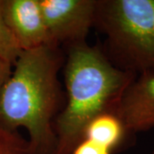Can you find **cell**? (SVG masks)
Segmentation results:
<instances>
[{
    "mask_svg": "<svg viewBox=\"0 0 154 154\" xmlns=\"http://www.w3.org/2000/svg\"><path fill=\"white\" fill-rule=\"evenodd\" d=\"M63 61L55 44L22 51L0 92V126L11 131L24 128L36 154H53L55 150Z\"/></svg>",
    "mask_w": 154,
    "mask_h": 154,
    "instance_id": "cell-1",
    "label": "cell"
},
{
    "mask_svg": "<svg viewBox=\"0 0 154 154\" xmlns=\"http://www.w3.org/2000/svg\"><path fill=\"white\" fill-rule=\"evenodd\" d=\"M135 77L113 64L96 46L86 42L69 45L64 68L67 102L56 117L53 154H71L90 122L105 112H115Z\"/></svg>",
    "mask_w": 154,
    "mask_h": 154,
    "instance_id": "cell-2",
    "label": "cell"
},
{
    "mask_svg": "<svg viewBox=\"0 0 154 154\" xmlns=\"http://www.w3.org/2000/svg\"><path fill=\"white\" fill-rule=\"evenodd\" d=\"M95 24L116 66L136 76L154 74V0H98Z\"/></svg>",
    "mask_w": 154,
    "mask_h": 154,
    "instance_id": "cell-3",
    "label": "cell"
},
{
    "mask_svg": "<svg viewBox=\"0 0 154 154\" xmlns=\"http://www.w3.org/2000/svg\"><path fill=\"white\" fill-rule=\"evenodd\" d=\"M51 44L86 42L96 22L98 0H39Z\"/></svg>",
    "mask_w": 154,
    "mask_h": 154,
    "instance_id": "cell-4",
    "label": "cell"
},
{
    "mask_svg": "<svg viewBox=\"0 0 154 154\" xmlns=\"http://www.w3.org/2000/svg\"><path fill=\"white\" fill-rule=\"evenodd\" d=\"M6 25L22 51L51 44L39 0H1Z\"/></svg>",
    "mask_w": 154,
    "mask_h": 154,
    "instance_id": "cell-5",
    "label": "cell"
},
{
    "mask_svg": "<svg viewBox=\"0 0 154 154\" xmlns=\"http://www.w3.org/2000/svg\"><path fill=\"white\" fill-rule=\"evenodd\" d=\"M127 132L154 128V74H142L128 87L115 110Z\"/></svg>",
    "mask_w": 154,
    "mask_h": 154,
    "instance_id": "cell-6",
    "label": "cell"
},
{
    "mask_svg": "<svg viewBox=\"0 0 154 154\" xmlns=\"http://www.w3.org/2000/svg\"><path fill=\"white\" fill-rule=\"evenodd\" d=\"M126 133L122 122L114 112H105L89 122L83 139L113 151L121 143Z\"/></svg>",
    "mask_w": 154,
    "mask_h": 154,
    "instance_id": "cell-7",
    "label": "cell"
},
{
    "mask_svg": "<svg viewBox=\"0 0 154 154\" xmlns=\"http://www.w3.org/2000/svg\"><path fill=\"white\" fill-rule=\"evenodd\" d=\"M22 52V49L6 25L0 0V60L14 66Z\"/></svg>",
    "mask_w": 154,
    "mask_h": 154,
    "instance_id": "cell-8",
    "label": "cell"
},
{
    "mask_svg": "<svg viewBox=\"0 0 154 154\" xmlns=\"http://www.w3.org/2000/svg\"><path fill=\"white\" fill-rule=\"evenodd\" d=\"M0 154H36L29 144L18 134L0 126Z\"/></svg>",
    "mask_w": 154,
    "mask_h": 154,
    "instance_id": "cell-9",
    "label": "cell"
},
{
    "mask_svg": "<svg viewBox=\"0 0 154 154\" xmlns=\"http://www.w3.org/2000/svg\"><path fill=\"white\" fill-rule=\"evenodd\" d=\"M110 151L106 147L98 145L88 139H83L73 150L71 154H111Z\"/></svg>",
    "mask_w": 154,
    "mask_h": 154,
    "instance_id": "cell-10",
    "label": "cell"
},
{
    "mask_svg": "<svg viewBox=\"0 0 154 154\" xmlns=\"http://www.w3.org/2000/svg\"><path fill=\"white\" fill-rule=\"evenodd\" d=\"M13 66L5 61L0 60V92L4 87L5 83L11 75Z\"/></svg>",
    "mask_w": 154,
    "mask_h": 154,
    "instance_id": "cell-11",
    "label": "cell"
},
{
    "mask_svg": "<svg viewBox=\"0 0 154 154\" xmlns=\"http://www.w3.org/2000/svg\"><path fill=\"white\" fill-rule=\"evenodd\" d=\"M153 154H154V152H153Z\"/></svg>",
    "mask_w": 154,
    "mask_h": 154,
    "instance_id": "cell-12",
    "label": "cell"
}]
</instances>
